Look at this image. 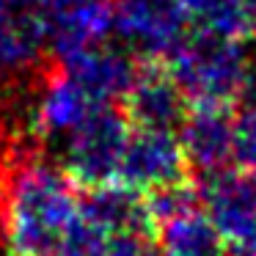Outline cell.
I'll use <instances>...</instances> for the list:
<instances>
[{
	"mask_svg": "<svg viewBox=\"0 0 256 256\" xmlns=\"http://www.w3.org/2000/svg\"><path fill=\"white\" fill-rule=\"evenodd\" d=\"M58 69L94 105H122L140 69V61H135L130 50L94 44L58 61Z\"/></svg>",
	"mask_w": 256,
	"mask_h": 256,
	"instance_id": "9c48e42d",
	"label": "cell"
},
{
	"mask_svg": "<svg viewBox=\"0 0 256 256\" xmlns=\"http://www.w3.org/2000/svg\"><path fill=\"white\" fill-rule=\"evenodd\" d=\"M237 113L232 105H193L179 130L190 171L210 174L234 166Z\"/></svg>",
	"mask_w": 256,
	"mask_h": 256,
	"instance_id": "30bf717a",
	"label": "cell"
},
{
	"mask_svg": "<svg viewBox=\"0 0 256 256\" xmlns=\"http://www.w3.org/2000/svg\"><path fill=\"white\" fill-rule=\"evenodd\" d=\"M80 212L105 237L116 234H154L146 196L122 182L102 184L80 196Z\"/></svg>",
	"mask_w": 256,
	"mask_h": 256,
	"instance_id": "8fae6325",
	"label": "cell"
},
{
	"mask_svg": "<svg viewBox=\"0 0 256 256\" xmlns=\"http://www.w3.org/2000/svg\"><path fill=\"white\" fill-rule=\"evenodd\" d=\"M250 3H254V8H256V0H250Z\"/></svg>",
	"mask_w": 256,
	"mask_h": 256,
	"instance_id": "2e32d148",
	"label": "cell"
},
{
	"mask_svg": "<svg viewBox=\"0 0 256 256\" xmlns=\"http://www.w3.org/2000/svg\"><path fill=\"white\" fill-rule=\"evenodd\" d=\"M154 240L162 256H228L226 240L201 206L160 220L154 226Z\"/></svg>",
	"mask_w": 256,
	"mask_h": 256,
	"instance_id": "7c38bea8",
	"label": "cell"
},
{
	"mask_svg": "<svg viewBox=\"0 0 256 256\" xmlns=\"http://www.w3.org/2000/svg\"><path fill=\"white\" fill-rule=\"evenodd\" d=\"M201 210L232 250H256V179L242 168L196 174Z\"/></svg>",
	"mask_w": 256,
	"mask_h": 256,
	"instance_id": "277c9868",
	"label": "cell"
},
{
	"mask_svg": "<svg viewBox=\"0 0 256 256\" xmlns=\"http://www.w3.org/2000/svg\"><path fill=\"white\" fill-rule=\"evenodd\" d=\"M116 30L130 52L166 64L193 25L179 0H116Z\"/></svg>",
	"mask_w": 256,
	"mask_h": 256,
	"instance_id": "5b68a950",
	"label": "cell"
},
{
	"mask_svg": "<svg viewBox=\"0 0 256 256\" xmlns=\"http://www.w3.org/2000/svg\"><path fill=\"white\" fill-rule=\"evenodd\" d=\"M166 66L193 105L234 108L250 78V52L242 39L193 28Z\"/></svg>",
	"mask_w": 256,
	"mask_h": 256,
	"instance_id": "7a4b0ae2",
	"label": "cell"
},
{
	"mask_svg": "<svg viewBox=\"0 0 256 256\" xmlns=\"http://www.w3.org/2000/svg\"><path fill=\"white\" fill-rule=\"evenodd\" d=\"M130 132L132 124L122 105L96 108L61 140V168L83 190L118 182Z\"/></svg>",
	"mask_w": 256,
	"mask_h": 256,
	"instance_id": "3957f363",
	"label": "cell"
},
{
	"mask_svg": "<svg viewBox=\"0 0 256 256\" xmlns=\"http://www.w3.org/2000/svg\"><path fill=\"white\" fill-rule=\"evenodd\" d=\"M80 220L78 184L36 154L12 157L0 182V240L12 256H61Z\"/></svg>",
	"mask_w": 256,
	"mask_h": 256,
	"instance_id": "6da1fadb",
	"label": "cell"
},
{
	"mask_svg": "<svg viewBox=\"0 0 256 256\" xmlns=\"http://www.w3.org/2000/svg\"><path fill=\"white\" fill-rule=\"evenodd\" d=\"M12 157H14V149H12V144H8V132L3 130V124H0V182H3V174H6Z\"/></svg>",
	"mask_w": 256,
	"mask_h": 256,
	"instance_id": "9a60e30c",
	"label": "cell"
},
{
	"mask_svg": "<svg viewBox=\"0 0 256 256\" xmlns=\"http://www.w3.org/2000/svg\"><path fill=\"white\" fill-rule=\"evenodd\" d=\"M36 14L58 61L102 44L116 28V0H36Z\"/></svg>",
	"mask_w": 256,
	"mask_h": 256,
	"instance_id": "8992f818",
	"label": "cell"
},
{
	"mask_svg": "<svg viewBox=\"0 0 256 256\" xmlns=\"http://www.w3.org/2000/svg\"><path fill=\"white\" fill-rule=\"evenodd\" d=\"M190 25L198 30L245 39L256 30V8L250 0H179Z\"/></svg>",
	"mask_w": 256,
	"mask_h": 256,
	"instance_id": "4fadbf2b",
	"label": "cell"
},
{
	"mask_svg": "<svg viewBox=\"0 0 256 256\" xmlns=\"http://www.w3.org/2000/svg\"><path fill=\"white\" fill-rule=\"evenodd\" d=\"M193 102L188 100L166 64L140 61V69L122 100V110L127 113L132 127L168 130L179 132L188 118Z\"/></svg>",
	"mask_w": 256,
	"mask_h": 256,
	"instance_id": "ba28073f",
	"label": "cell"
},
{
	"mask_svg": "<svg viewBox=\"0 0 256 256\" xmlns=\"http://www.w3.org/2000/svg\"><path fill=\"white\" fill-rule=\"evenodd\" d=\"M184 179H190V162L184 157L179 132L132 127L118 182L146 196Z\"/></svg>",
	"mask_w": 256,
	"mask_h": 256,
	"instance_id": "52a82bcc",
	"label": "cell"
},
{
	"mask_svg": "<svg viewBox=\"0 0 256 256\" xmlns=\"http://www.w3.org/2000/svg\"><path fill=\"white\" fill-rule=\"evenodd\" d=\"M234 166L256 179V108H245V110L237 113Z\"/></svg>",
	"mask_w": 256,
	"mask_h": 256,
	"instance_id": "5bb4252c",
	"label": "cell"
}]
</instances>
